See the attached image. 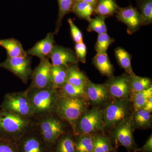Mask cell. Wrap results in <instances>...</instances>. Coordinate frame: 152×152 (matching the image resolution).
<instances>
[{
	"label": "cell",
	"instance_id": "obj_1",
	"mask_svg": "<svg viewBox=\"0 0 152 152\" xmlns=\"http://www.w3.org/2000/svg\"><path fill=\"white\" fill-rule=\"evenodd\" d=\"M34 124L50 152L57 140L68 132L69 125L54 113L34 118Z\"/></svg>",
	"mask_w": 152,
	"mask_h": 152
},
{
	"label": "cell",
	"instance_id": "obj_2",
	"mask_svg": "<svg viewBox=\"0 0 152 152\" xmlns=\"http://www.w3.org/2000/svg\"><path fill=\"white\" fill-rule=\"evenodd\" d=\"M89 104L84 98L68 97L59 95L54 113L69 125L74 134L78 120L88 109Z\"/></svg>",
	"mask_w": 152,
	"mask_h": 152
},
{
	"label": "cell",
	"instance_id": "obj_3",
	"mask_svg": "<svg viewBox=\"0 0 152 152\" xmlns=\"http://www.w3.org/2000/svg\"><path fill=\"white\" fill-rule=\"evenodd\" d=\"M33 123V119L0 109V140L17 142Z\"/></svg>",
	"mask_w": 152,
	"mask_h": 152
},
{
	"label": "cell",
	"instance_id": "obj_4",
	"mask_svg": "<svg viewBox=\"0 0 152 152\" xmlns=\"http://www.w3.org/2000/svg\"><path fill=\"white\" fill-rule=\"evenodd\" d=\"M26 92L34 118L54 113L59 96L58 89L38 88L29 86Z\"/></svg>",
	"mask_w": 152,
	"mask_h": 152
},
{
	"label": "cell",
	"instance_id": "obj_5",
	"mask_svg": "<svg viewBox=\"0 0 152 152\" xmlns=\"http://www.w3.org/2000/svg\"><path fill=\"white\" fill-rule=\"evenodd\" d=\"M130 100L113 99L103 110L104 130L113 129L131 115Z\"/></svg>",
	"mask_w": 152,
	"mask_h": 152
},
{
	"label": "cell",
	"instance_id": "obj_6",
	"mask_svg": "<svg viewBox=\"0 0 152 152\" xmlns=\"http://www.w3.org/2000/svg\"><path fill=\"white\" fill-rule=\"evenodd\" d=\"M1 109L20 116L34 119V113L26 91L5 95Z\"/></svg>",
	"mask_w": 152,
	"mask_h": 152
},
{
	"label": "cell",
	"instance_id": "obj_7",
	"mask_svg": "<svg viewBox=\"0 0 152 152\" xmlns=\"http://www.w3.org/2000/svg\"><path fill=\"white\" fill-rule=\"evenodd\" d=\"M104 128L103 110L94 107L88 109L80 117L74 135L91 134L104 130Z\"/></svg>",
	"mask_w": 152,
	"mask_h": 152
},
{
	"label": "cell",
	"instance_id": "obj_8",
	"mask_svg": "<svg viewBox=\"0 0 152 152\" xmlns=\"http://www.w3.org/2000/svg\"><path fill=\"white\" fill-rule=\"evenodd\" d=\"M0 68L12 73L24 83L27 84L31 75V58L29 56L11 57L7 56L5 61L0 63Z\"/></svg>",
	"mask_w": 152,
	"mask_h": 152
},
{
	"label": "cell",
	"instance_id": "obj_9",
	"mask_svg": "<svg viewBox=\"0 0 152 152\" xmlns=\"http://www.w3.org/2000/svg\"><path fill=\"white\" fill-rule=\"evenodd\" d=\"M19 152H50L34 124L17 142Z\"/></svg>",
	"mask_w": 152,
	"mask_h": 152
},
{
	"label": "cell",
	"instance_id": "obj_10",
	"mask_svg": "<svg viewBox=\"0 0 152 152\" xmlns=\"http://www.w3.org/2000/svg\"><path fill=\"white\" fill-rule=\"evenodd\" d=\"M110 94L113 99L130 100L132 92L130 85L129 75L112 77L106 84Z\"/></svg>",
	"mask_w": 152,
	"mask_h": 152
},
{
	"label": "cell",
	"instance_id": "obj_11",
	"mask_svg": "<svg viewBox=\"0 0 152 152\" xmlns=\"http://www.w3.org/2000/svg\"><path fill=\"white\" fill-rule=\"evenodd\" d=\"M134 128L132 115L113 128V137L120 145L126 148L132 149L135 145L133 135Z\"/></svg>",
	"mask_w": 152,
	"mask_h": 152
},
{
	"label": "cell",
	"instance_id": "obj_12",
	"mask_svg": "<svg viewBox=\"0 0 152 152\" xmlns=\"http://www.w3.org/2000/svg\"><path fill=\"white\" fill-rule=\"evenodd\" d=\"M51 66L48 58L41 60L39 65L32 72L30 87L38 88H53L51 77Z\"/></svg>",
	"mask_w": 152,
	"mask_h": 152
},
{
	"label": "cell",
	"instance_id": "obj_13",
	"mask_svg": "<svg viewBox=\"0 0 152 152\" xmlns=\"http://www.w3.org/2000/svg\"><path fill=\"white\" fill-rule=\"evenodd\" d=\"M86 98L88 102L95 107L107 104L111 97L105 84H97L88 80L85 88Z\"/></svg>",
	"mask_w": 152,
	"mask_h": 152
},
{
	"label": "cell",
	"instance_id": "obj_14",
	"mask_svg": "<svg viewBox=\"0 0 152 152\" xmlns=\"http://www.w3.org/2000/svg\"><path fill=\"white\" fill-rule=\"evenodd\" d=\"M116 17L119 21L127 27V32L131 34L139 29L142 26V19L140 12L132 5L125 8H120Z\"/></svg>",
	"mask_w": 152,
	"mask_h": 152
},
{
	"label": "cell",
	"instance_id": "obj_15",
	"mask_svg": "<svg viewBox=\"0 0 152 152\" xmlns=\"http://www.w3.org/2000/svg\"><path fill=\"white\" fill-rule=\"evenodd\" d=\"M49 57L51 60L52 65L66 69L78 63L75 54L72 50L60 46H54Z\"/></svg>",
	"mask_w": 152,
	"mask_h": 152
},
{
	"label": "cell",
	"instance_id": "obj_16",
	"mask_svg": "<svg viewBox=\"0 0 152 152\" xmlns=\"http://www.w3.org/2000/svg\"><path fill=\"white\" fill-rule=\"evenodd\" d=\"M54 35V33H48L43 39L38 42L28 50L27 56H35L40 60L48 58L55 46Z\"/></svg>",
	"mask_w": 152,
	"mask_h": 152
},
{
	"label": "cell",
	"instance_id": "obj_17",
	"mask_svg": "<svg viewBox=\"0 0 152 152\" xmlns=\"http://www.w3.org/2000/svg\"><path fill=\"white\" fill-rule=\"evenodd\" d=\"M0 46L5 49L7 56L11 58L27 56L21 43L14 38L0 39Z\"/></svg>",
	"mask_w": 152,
	"mask_h": 152
},
{
	"label": "cell",
	"instance_id": "obj_18",
	"mask_svg": "<svg viewBox=\"0 0 152 152\" xmlns=\"http://www.w3.org/2000/svg\"><path fill=\"white\" fill-rule=\"evenodd\" d=\"M66 70L67 83L75 86L85 88L88 80L83 73L75 65L69 66Z\"/></svg>",
	"mask_w": 152,
	"mask_h": 152
},
{
	"label": "cell",
	"instance_id": "obj_19",
	"mask_svg": "<svg viewBox=\"0 0 152 152\" xmlns=\"http://www.w3.org/2000/svg\"><path fill=\"white\" fill-rule=\"evenodd\" d=\"M51 152H76L75 137L73 133H67L56 142Z\"/></svg>",
	"mask_w": 152,
	"mask_h": 152
},
{
	"label": "cell",
	"instance_id": "obj_20",
	"mask_svg": "<svg viewBox=\"0 0 152 152\" xmlns=\"http://www.w3.org/2000/svg\"><path fill=\"white\" fill-rule=\"evenodd\" d=\"M93 63L102 75L110 77H113V66L110 61L107 53H97L93 59Z\"/></svg>",
	"mask_w": 152,
	"mask_h": 152
},
{
	"label": "cell",
	"instance_id": "obj_21",
	"mask_svg": "<svg viewBox=\"0 0 152 152\" xmlns=\"http://www.w3.org/2000/svg\"><path fill=\"white\" fill-rule=\"evenodd\" d=\"M119 9L115 0H98L94 12L98 15L107 17L117 13Z\"/></svg>",
	"mask_w": 152,
	"mask_h": 152
},
{
	"label": "cell",
	"instance_id": "obj_22",
	"mask_svg": "<svg viewBox=\"0 0 152 152\" xmlns=\"http://www.w3.org/2000/svg\"><path fill=\"white\" fill-rule=\"evenodd\" d=\"M76 152H93L94 136L91 134L75 135Z\"/></svg>",
	"mask_w": 152,
	"mask_h": 152
},
{
	"label": "cell",
	"instance_id": "obj_23",
	"mask_svg": "<svg viewBox=\"0 0 152 152\" xmlns=\"http://www.w3.org/2000/svg\"><path fill=\"white\" fill-rule=\"evenodd\" d=\"M50 74L53 86L55 88H60L66 83V68L52 64Z\"/></svg>",
	"mask_w": 152,
	"mask_h": 152
},
{
	"label": "cell",
	"instance_id": "obj_24",
	"mask_svg": "<svg viewBox=\"0 0 152 152\" xmlns=\"http://www.w3.org/2000/svg\"><path fill=\"white\" fill-rule=\"evenodd\" d=\"M115 56L120 66L124 69L129 75H135L131 64L130 55L124 49L118 48L115 50Z\"/></svg>",
	"mask_w": 152,
	"mask_h": 152
},
{
	"label": "cell",
	"instance_id": "obj_25",
	"mask_svg": "<svg viewBox=\"0 0 152 152\" xmlns=\"http://www.w3.org/2000/svg\"><path fill=\"white\" fill-rule=\"evenodd\" d=\"M152 97V87L142 91L132 93L131 99L134 111L142 109L150 98Z\"/></svg>",
	"mask_w": 152,
	"mask_h": 152
},
{
	"label": "cell",
	"instance_id": "obj_26",
	"mask_svg": "<svg viewBox=\"0 0 152 152\" xmlns=\"http://www.w3.org/2000/svg\"><path fill=\"white\" fill-rule=\"evenodd\" d=\"M95 6L81 1H76L72 11L80 18L88 21L94 12Z\"/></svg>",
	"mask_w": 152,
	"mask_h": 152
},
{
	"label": "cell",
	"instance_id": "obj_27",
	"mask_svg": "<svg viewBox=\"0 0 152 152\" xmlns=\"http://www.w3.org/2000/svg\"><path fill=\"white\" fill-rule=\"evenodd\" d=\"M134 126L137 128L148 127L152 122V115L151 113L143 109H140L132 115Z\"/></svg>",
	"mask_w": 152,
	"mask_h": 152
},
{
	"label": "cell",
	"instance_id": "obj_28",
	"mask_svg": "<svg viewBox=\"0 0 152 152\" xmlns=\"http://www.w3.org/2000/svg\"><path fill=\"white\" fill-rule=\"evenodd\" d=\"M58 90L59 96L68 97L84 98L86 99L85 88L75 86L67 82Z\"/></svg>",
	"mask_w": 152,
	"mask_h": 152
},
{
	"label": "cell",
	"instance_id": "obj_29",
	"mask_svg": "<svg viewBox=\"0 0 152 152\" xmlns=\"http://www.w3.org/2000/svg\"><path fill=\"white\" fill-rule=\"evenodd\" d=\"M76 0H58L59 6L58 15L56 22V27L54 34H56L59 30L64 17L72 11Z\"/></svg>",
	"mask_w": 152,
	"mask_h": 152
},
{
	"label": "cell",
	"instance_id": "obj_30",
	"mask_svg": "<svg viewBox=\"0 0 152 152\" xmlns=\"http://www.w3.org/2000/svg\"><path fill=\"white\" fill-rule=\"evenodd\" d=\"M129 80L132 93L142 91L152 86L151 81L148 78L139 77L135 75H129Z\"/></svg>",
	"mask_w": 152,
	"mask_h": 152
},
{
	"label": "cell",
	"instance_id": "obj_31",
	"mask_svg": "<svg viewBox=\"0 0 152 152\" xmlns=\"http://www.w3.org/2000/svg\"><path fill=\"white\" fill-rule=\"evenodd\" d=\"M138 5L142 19V25H147L152 22V0H139Z\"/></svg>",
	"mask_w": 152,
	"mask_h": 152
},
{
	"label": "cell",
	"instance_id": "obj_32",
	"mask_svg": "<svg viewBox=\"0 0 152 152\" xmlns=\"http://www.w3.org/2000/svg\"><path fill=\"white\" fill-rule=\"evenodd\" d=\"M106 17L98 15L94 18H91L88 21L89 25L87 31L89 32H95L99 34L107 32V26L105 23Z\"/></svg>",
	"mask_w": 152,
	"mask_h": 152
},
{
	"label": "cell",
	"instance_id": "obj_33",
	"mask_svg": "<svg viewBox=\"0 0 152 152\" xmlns=\"http://www.w3.org/2000/svg\"><path fill=\"white\" fill-rule=\"evenodd\" d=\"M112 148L108 137L103 135L94 136V152H111Z\"/></svg>",
	"mask_w": 152,
	"mask_h": 152
},
{
	"label": "cell",
	"instance_id": "obj_34",
	"mask_svg": "<svg viewBox=\"0 0 152 152\" xmlns=\"http://www.w3.org/2000/svg\"><path fill=\"white\" fill-rule=\"evenodd\" d=\"M114 41V39L110 37L107 33L99 34L95 46V50L97 53H107L109 46Z\"/></svg>",
	"mask_w": 152,
	"mask_h": 152
},
{
	"label": "cell",
	"instance_id": "obj_35",
	"mask_svg": "<svg viewBox=\"0 0 152 152\" xmlns=\"http://www.w3.org/2000/svg\"><path fill=\"white\" fill-rule=\"evenodd\" d=\"M0 152H19L16 142L0 140Z\"/></svg>",
	"mask_w": 152,
	"mask_h": 152
},
{
	"label": "cell",
	"instance_id": "obj_36",
	"mask_svg": "<svg viewBox=\"0 0 152 152\" xmlns=\"http://www.w3.org/2000/svg\"><path fill=\"white\" fill-rule=\"evenodd\" d=\"M76 56L78 61L85 64L87 55V48L86 45L83 42L76 43L75 46Z\"/></svg>",
	"mask_w": 152,
	"mask_h": 152
},
{
	"label": "cell",
	"instance_id": "obj_37",
	"mask_svg": "<svg viewBox=\"0 0 152 152\" xmlns=\"http://www.w3.org/2000/svg\"><path fill=\"white\" fill-rule=\"evenodd\" d=\"M68 23L70 27L71 34L74 41L76 43L83 42V36L81 32L78 28L76 26L72 19L69 18L68 20Z\"/></svg>",
	"mask_w": 152,
	"mask_h": 152
},
{
	"label": "cell",
	"instance_id": "obj_38",
	"mask_svg": "<svg viewBox=\"0 0 152 152\" xmlns=\"http://www.w3.org/2000/svg\"><path fill=\"white\" fill-rule=\"evenodd\" d=\"M135 152H152V134L148 138L143 146L140 148L136 149Z\"/></svg>",
	"mask_w": 152,
	"mask_h": 152
},
{
	"label": "cell",
	"instance_id": "obj_39",
	"mask_svg": "<svg viewBox=\"0 0 152 152\" xmlns=\"http://www.w3.org/2000/svg\"><path fill=\"white\" fill-rule=\"evenodd\" d=\"M142 109L150 113H151L152 112V97L150 98L148 101L147 102Z\"/></svg>",
	"mask_w": 152,
	"mask_h": 152
},
{
	"label": "cell",
	"instance_id": "obj_40",
	"mask_svg": "<svg viewBox=\"0 0 152 152\" xmlns=\"http://www.w3.org/2000/svg\"><path fill=\"white\" fill-rule=\"evenodd\" d=\"M98 1V0H76V1L83 2L91 4L95 6H96V4Z\"/></svg>",
	"mask_w": 152,
	"mask_h": 152
},
{
	"label": "cell",
	"instance_id": "obj_41",
	"mask_svg": "<svg viewBox=\"0 0 152 152\" xmlns=\"http://www.w3.org/2000/svg\"></svg>",
	"mask_w": 152,
	"mask_h": 152
}]
</instances>
